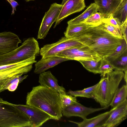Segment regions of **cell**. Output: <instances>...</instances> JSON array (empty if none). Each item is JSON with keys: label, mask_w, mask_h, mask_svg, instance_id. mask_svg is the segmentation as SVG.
Returning <instances> with one entry per match:
<instances>
[{"label": "cell", "mask_w": 127, "mask_h": 127, "mask_svg": "<svg viewBox=\"0 0 127 127\" xmlns=\"http://www.w3.org/2000/svg\"><path fill=\"white\" fill-rule=\"evenodd\" d=\"M124 38L113 36L101 24L91 26L82 34L74 39L88 46L102 59L114 53Z\"/></svg>", "instance_id": "6da1fadb"}, {"label": "cell", "mask_w": 127, "mask_h": 127, "mask_svg": "<svg viewBox=\"0 0 127 127\" xmlns=\"http://www.w3.org/2000/svg\"><path fill=\"white\" fill-rule=\"evenodd\" d=\"M26 100V105L43 111L52 119L59 120L63 116L60 94L51 88L41 85L33 87Z\"/></svg>", "instance_id": "7a4b0ae2"}, {"label": "cell", "mask_w": 127, "mask_h": 127, "mask_svg": "<svg viewBox=\"0 0 127 127\" xmlns=\"http://www.w3.org/2000/svg\"><path fill=\"white\" fill-rule=\"evenodd\" d=\"M124 73L115 70L102 77L93 93V99L101 107L109 106Z\"/></svg>", "instance_id": "3957f363"}, {"label": "cell", "mask_w": 127, "mask_h": 127, "mask_svg": "<svg viewBox=\"0 0 127 127\" xmlns=\"http://www.w3.org/2000/svg\"><path fill=\"white\" fill-rule=\"evenodd\" d=\"M0 127H31L27 115L14 104L0 98Z\"/></svg>", "instance_id": "277c9868"}, {"label": "cell", "mask_w": 127, "mask_h": 127, "mask_svg": "<svg viewBox=\"0 0 127 127\" xmlns=\"http://www.w3.org/2000/svg\"><path fill=\"white\" fill-rule=\"evenodd\" d=\"M39 44L33 37L25 40L22 45L7 53L0 55V66L20 62L40 54Z\"/></svg>", "instance_id": "5b68a950"}, {"label": "cell", "mask_w": 127, "mask_h": 127, "mask_svg": "<svg viewBox=\"0 0 127 127\" xmlns=\"http://www.w3.org/2000/svg\"><path fill=\"white\" fill-rule=\"evenodd\" d=\"M83 45L74 38L64 36L55 43L44 45L40 49V54L42 58L56 56L58 53L67 49Z\"/></svg>", "instance_id": "8992f818"}, {"label": "cell", "mask_w": 127, "mask_h": 127, "mask_svg": "<svg viewBox=\"0 0 127 127\" xmlns=\"http://www.w3.org/2000/svg\"><path fill=\"white\" fill-rule=\"evenodd\" d=\"M56 56L65 58L69 60L76 61L87 59L99 60L101 59L89 47L84 44L67 49L58 53Z\"/></svg>", "instance_id": "52a82bcc"}, {"label": "cell", "mask_w": 127, "mask_h": 127, "mask_svg": "<svg viewBox=\"0 0 127 127\" xmlns=\"http://www.w3.org/2000/svg\"><path fill=\"white\" fill-rule=\"evenodd\" d=\"M62 6L56 3L51 5L42 19L38 32V39H44L46 37L52 25L56 21Z\"/></svg>", "instance_id": "ba28073f"}, {"label": "cell", "mask_w": 127, "mask_h": 127, "mask_svg": "<svg viewBox=\"0 0 127 127\" xmlns=\"http://www.w3.org/2000/svg\"><path fill=\"white\" fill-rule=\"evenodd\" d=\"M15 106L24 112L30 121L31 127H39L52 118L49 114L37 108L27 105L16 104Z\"/></svg>", "instance_id": "9c48e42d"}, {"label": "cell", "mask_w": 127, "mask_h": 127, "mask_svg": "<svg viewBox=\"0 0 127 127\" xmlns=\"http://www.w3.org/2000/svg\"><path fill=\"white\" fill-rule=\"evenodd\" d=\"M109 107L93 108L86 107L77 102L74 104L62 109V113L63 115L66 117L77 116L81 118L83 120L86 119L89 115L106 109Z\"/></svg>", "instance_id": "30bf717a"}, {"label": "cell", "mask_w": 127, "mask_h": 127, "mask_svg": "<svg viewBox=\"0 0 127 127\" xmlns=\"http://www.w3.org/2000/svg\"><path fill=\"white\" fill-rule=\"evenodd\" d=\"M86 7L85 0H68L63 6L54 28L69 15L81 11Z\"/></svg>", "instance_id": "8fae6325"}, {"label": "cell", "mask_w": 127, "mask_h": 127, "mask_svg": "<svg viewBox=\"0 0 127 127\" xmlns=\"http://www.w3.org/2000/svg\"><path fill=\"white\" fill-rule=\"evenodd\" d=\"M21 42L18 36L14 33L10 32L0 33V55L13 50Z\"/></svg>", "instance_id": "7c38bea8"}, {"label": "cell", "mask_w": 127, "mask_h": 127, "mask_svg": "<svg viewBox=\"0 0 127 127\" xmlns=\"http://www.w3.org/2000/svg\"><path fill=\"white\" fill-rule=\"evenodd\" d=\"M127 100L117 106L110 114L104 127L117 126L127 118Z\"/></svg>", "instance_id": "4fadbf2b"}, {"label": "cell", "mask_w": 127, "mask_h": 127, "mask_svg": "<svg viewBox=\"0 0 127 127\" xmlns=\"http://www.w3.org/2000/svg\"><path fill=\"white\" fill-rule=\"evenodd\" d=\"M69 59L57 56L46 57L41 59L35 63L34 72L40 74L46 70Z\"/></svg>", "instance_id": "5bb4252c"}, {"label": "cell", "mask_w": 127, "mask_h": 127, "mask_svg": "<svg viewBox=\"0 0 127 127\" xmlns=\"http://www.w3.org/2000/svg\"><path fill=\"white\" fill-rule=\"evenodd\" d=\"M116 107L92 118H86L81 122L68 121L76 124L79 127H104L110 114Z\"/></svg>", "instance_id": "9a60e30c"}, {"label": "cell", "mask_w": 127, "mask_h": 127, "mask_svg": "<svg viewBox=\"0 0 127 127\" xmlns=\"http://www.w3.org/2000/svg\"><path fill=\"white\" fill-rule=\"evenodd\" d=\"M58 80L50 71H44L40 74L38 82L40 85L55 90L59 94H66L65 89L58 84Z\"/></svg>", "instance_id": "2e32d148"}, {"label": "cell", "mask_w": 127, "mask_h": 127, "mask_svg": "<svg viewBox=\"0 0 127 127\" xmlns=\"http://www.w3.org/2000/svg\"><path fill=\"white\" fill-rule=\"evenodd\" d=\"M98 11L105 17L113 13L119 5L121 0H95Z\"/></svg>", "instance_id": "e0dca14e"}, {"label": "cell", "mask_w": 127, "mask_h": 127, "mask_svg": "<svg viewBox=\"0 0 127 127\" xmlns=\"http://www.w3.org/2000/svg\"><path fill=\"white\" fill-rule=\"evenodd\" d=\"M33 64L24 66L20 67L13 69L0 71V85L13 77L20 74L27 73L32 69Z\"/></svg>", "instance_id": "ac0fdd59"}, {"label": "cell", "mask_w": 127, "mask_h": 127, "mask_svg": "<svg viewBox=\"0 0 127 127\" xmlns=\"http://www.w3.org/2000/svg\"><path fill=\"white\" fill-rule=\"evenodd\" d=\"M91 26L83 23L68 25L64 32V36L68 38H75L82 34Z\"/></svg>", "instance_id": "d6986e66"}, {"label": "cell", "mask_w": 127, "mask_h": 127, "mask_svg": "<svg viewBox=\"0 0 127 127\" xmlns=\"http://www.w3.org/2000/svg\"><path fill=\"white\" fill-rule=\"evenodd\" d=\"M23 74L16 75L7 80L0 86V93L7 89L11 92L15 91L17 88L19 83L26 79L28 76Z\"/></svg>", "instance_id": "ffe728a7"}, {"label": "cell", "mask_w": 127, "mask_h": 127, "mask_svg": "<svg viewBox=\"0 0 127 127\" xmlns=\"http://www.w3.org/2000/svg\"><path fill=\"white\" fill-rule=\"evenodd\" d=\"M97 7L95 3H91L81 14L67 22L68 25L78 24L83 22L93 14L97 12Z\"/></svg>", "instance_id": "44dd1931"}, {"label": "cell", "mask_w": 127, "mask_h": 127, "mask_svg": "<svg viewBox=\"0 0 127 127\" xmlns=\"http://www.w3.org/2000/svg\"><path fill=\"white\" fill-rule=\"evenodd\" d=\"M127 85H123L116 91L110 104L112 108H114L127 99Z\"/></svg>", "instance_id": "7402d4cb"}, {"label": "cell", "mask_w": 127, "mask_h": 127, "mask_svg": "<svg viewBox=\"0 0 127 127\" xmlns=\"http://www.w3.org/2000/svg\"><path fill=\"white\" fill-rule=\"evenodd\" d=\"M101 59L99 60L90 59H80L77 61L89 71L95 74H100L99 68Z\"/></svg>", "instance_id": "603a6c76"}, {"label": "cell", "mask_w": 127, "mask_h": 127, "mask_svg": "<svg viewBox=\"0 0 127 127\" xmlns=\"http://www.w3.org/2000/svg\"><path fill=\"white\" fill-rule=\"evenodd\" d=\"M118 19L121 24L127 19V0H122L117 9L112 14Z\"/></svg>", "instance_id": "cb8c5ba5"}, {"label": "cell", "mask_w": 127, "mask_h": 127, "mask_svg": "<svg viewBox=\"0 0 127 127\" xmlns=\"http://www.w3.org/2000/svg\"><path fill=\"white\" fill-rule=\"evenodd\" d=\"M97 83L92 86L82 90L73 91L70 90L66 92V94L76 97L79 96L93 99V93Z\"/></svg>", "instance_id": "d4e9b609"}, {"label": "cell", "mask_w": 127, "mask_h": 127, "mask_svg": "<svg viewBox=\"0 0 127 127\" xmlns=\"http://www.w3.org/2000/svg\"><path fill=\"white\" fill-rule=\"evenodd\" d=\"M35 57L30 58L23 61L8 64L0 66V71L14 69L17 67L24 66L36 63Z\"/></svg>", "instance_id": "484cf974"}, {"label": "cell", "mask_w": 127, "mask_h": 127, "mask_svg": "<svg viewBox=\"0 0 127 127\" xmlns=\"http://www.w3.org/2000/svg\"><path fill=\"white\" fill-rule=\"evenodd\" d=\"M110 62L115 70L124 71L127 70V50L120 57Z\"/></svg>", "instance_id": "4316f807"}, {"label": "cell", "mask_w": 127, "mask_h": 127, "mask_svg": "<svg viewBox=\"0 0 127 127\" xmlns=\"http://www.w3.org/2000/svg\"><path fill=\"white\" fill-rule=\"evenodd\" d=\"M105 17L103 14L99 12H97L92 14L82 23L91 26H98L102 23V21Z\"/></svg>", "instance_id": "83f0119b"}, {"label": "cell", "mask_w": 127, "mask_h": 127, "mask_svg": "<svg viewBox=\"0 0 127 127\" xmlns=\"http://www.w3.org/2000/svg\"><path fill=\"white\" fill-rule=\"evenodd\" d=\"M127 50V43L124 38L121 44L117 47L114 53L105 58L110 62H111L121 56Z\"/></svg>", "instance_id": "f1b7e54d"}, {"label": "cell", "mask_w": 127, "mask_h": 127, "mask_svg": "<svg viewBox=\"0 0 127 127\" xmlns=\"http://www.w3.org/2000/svg\"><path fill=\"white\" fill-rule=\"evenodd\" d=\"M61 106L62 109L75 104L78 102L76 97L67 94H60Z\"/></svg>", "instance_id": "f546056e"}, {"label": "cell", "mask_w": 127, "mask_h": 127, "mask_svg": "<svg viewBox=\"0 0 127 127\" xmlns=\"http://www.w3.org/2000/svg\"><path fill=\"white\" fill-rule=\"evenodd\" d=\"M114 69V67L110 62L105 58L101 59L99 68L101 76H105L106 74L111 72Z\"/></svg>", "instance_id": "4dcf8cb0"}, {"label": "cell", "mask_w": 127, "mask_h": 127, "mask_svg": "<svg viewBox=\"0 0 127 127\" xmlns=\"http://www.w3.org/2000/svg\"><path fill=\"white\" fill-rule=\"evenodd\" d=\"M101 25L104 29L113 36L121 38H124L120 29L107 24L102 23Z\"/></svg>", "instance_id": "1f68e13d"}, {"label": "cell", "mask_w": 127, "mask_h": 127, "mask_svg": "<svg viewBox=\"0 0 127 127\" xmlns=\"http://www.w3.org/2000/svg\"><path fill=\"white\" fill-rule=\"evenodd\" d=\"M103 23L108 24L121 29V23L117 18L114 17L112 14L105 17L102 21Z\"/></svg>", "instance_id": "d6a6232c"}, {"label": "cell", "mask_w": 127, "mask_h": 127, "mask_svg": "<svg viewBox=\"0 0 127 127\" xmlns=\"http://www.w3.org/2000/svg\"><path fill=\"white\" fill-rule=\"evenodd\" d=\"M121 29L124 38L127 43V19L121 25Z\"/></svg>", "instance_id": "836d02e7"}, {"label": "cell", "mask_w": 127, "mask_h": 127, "mask_svg": "<svg viewBox=\"0 0 127 127\" xmlns=\"http://www.w3.org/2000/svg\"><path fill=\"white\" fill-rule=\"evenodd\" d=\"M11 4L12 7L11 15L14 14L15 11L16 10V7L19 5L18 3L14 0H6Z\"/></svg>", "instance_id": "e575fe53"}, {"label": "cell", "mask_w": 127, "mask_h": 127, "mask_svg": "<svg viewBox=\"0 0 127 127\" xmlns=\"http://www.w3.org/2000/svg\"><path fill=\"white\" fill-rule=\"evenodd\" d=\"M125 73L123 78H124V80L126 83V84L127 85V70H126L125 71Z\"/></svg>", "instance_id": "d590c367"}, {"label": "cell", "mask_w": 127, "mask_h": 127, "mask_svg": "<svg viewBox=\"0 0 127 127\" xmlns=\"http://www.w3.org/2000/svg\"><path fill=\"white\" fill-rule=\"evenodd\" d=\"M68 0H63L61 5L63 6Z\"/></svg>", "instance_id": "8d00e7d4"}, {"label": "cell", "mask_w": 127, "mask_h": 127, "mask_svg": "<svg viewBox=\"0 0 127 127\" xmlns=\"http://www.w3.org/2000/svg\"><path fill=\"white\" fill-rule=\"evenodd\" d=\"M25 0L27 2H29L30 1H34L35 0Z\"/></svg>", "instance_id": "74e56055"}, {"label": "cell", "mask_w": 127, "mask_h": 127, "mask_svg": "<svg viewBox=\"0 0 127 127\" xmlns=\"http://www.w3.org/2000/svg\"></svg>", "instance_id": "f35d334b"}, {"label": "cell", "mask_w": 127, "mask_h": 127, "mask_svg": "<svg viewBox=\"0 0 127 127\" xmlns=\"http://www.w3.org/2000/svg\"></svg>", "instance_id": "ab89813d"}]
</instances>
